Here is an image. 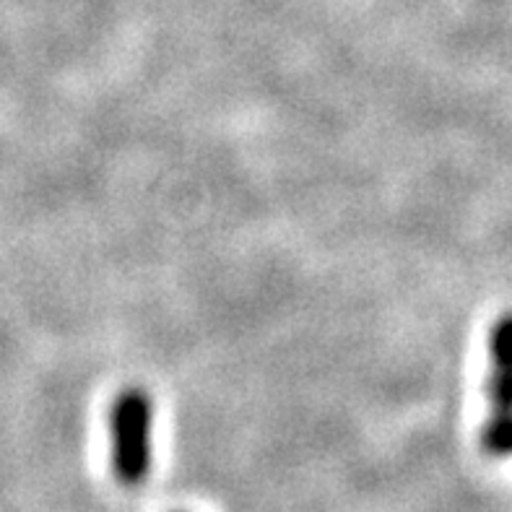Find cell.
<instances>
[{"label":"cell","mask_w":512,"mask_h":512,"mask_svg":"<svg viewBox=\"0 0 512 512\" xmlns=\"http://www.w3.org/2000/svg\"><path fill=\"white\" fill-rule=\"evenodd\" d=\"M151 398L146 390L128 388L110 409L112 471L125 487H138L151 471Z\"/></svg>","instance_id":"6da1fadb"},{"label":"cell","mask_w":512,"mask_h":512,"mask_svg":"<svg viewBox=\"0 0 512 512\" xmlns=\"http://www.w3.org/2000/svg\"><path fill=\"white\" fill-rule=\"evenodd\" d=\"M492 375H489V403L492 414H512V315L494 323L489 336Z\"/></svg>","instance_id":"7a4b0ae2"},{"label":"cell","mask_w":512,"mask_h":512,"mask_svg":"<svg viewBox=\"0 0 512 512\" xmlns=\"http://www.w3.org/2000/svg\"><path fill=\"white\" fill-rule=\"evenodd\" d=\"M481 448L492 458L512 455V414H492L481 432Z\"/></svg>","instance_id":"3957f363"}]
</instances>
